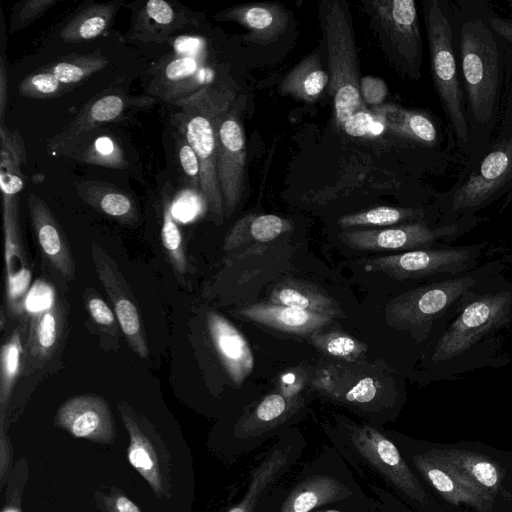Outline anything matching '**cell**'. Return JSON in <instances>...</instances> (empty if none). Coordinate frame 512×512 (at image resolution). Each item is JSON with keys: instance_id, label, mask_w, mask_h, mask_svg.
Masks as SVG:
<instances>
[{"instance_id": "1", "label": "cell", "mask_w": 512, "mask_h": 512, "mask_svg": "<svg viewBox=\"0 0 512 512\" xmlns=\"http://www.w3.org/2000/svg\"><path fill=\"white\" fill-rule=\"evenodd\" d=\"M459 16V58L466 92L472 164L489 144L497 125L504 85V58L498 36L487 23L486 12L466 9Z\"/></svg>"}, {"instance_id": "2", "label": "cell", "mask_w": 512, "mask_h": 512, "mask_svg": "<svg viewBox=\"0 0 512 512\" xmlns=\"http://www.w3.org/2000/svg\"><path fill=\"white\" fill-rule=\"evenodd\" d=\"M224 87L205 85L193 94L176 100L179 132L195 151L200 163V194L206 208L222 222L224 203L217 176L218 128L233 102Z\"/></svg>"}, {"instance_id": "3", "label": "cell", "mask_w": 512, "mask_h": 512, "mask_svg": "<svg viewBox=\"0 0 512 512\" xmlns=\"http://www.w3.org/2000/svg\"><path fill=\"white\" fill-rule=\"evenodd\" d=\"M318 15L327 54L328 93L333 99L335 123L341 129L364 106L352 15L345 0L321 1Z\"/></svg>"}, {"instance_id": "4", "label": "cell", "mask_w": 512, "mask_h": 512, "mask_svg": "<svg viewBox=\"0 0 512 512\" xmlns=\"http://www.w3.org/2000/svg\"><path fill=\"white\" fill-rule=\"evenodd\" d=\"M423 12L433 85L452 128L456 146L471 156L467 107L453 46L452 12L441 0L423 1Z\"/></svg>"}, {"instance_id": "5", "label": "cell", "mask_w": 512, "mask_h": 512, "mask_svg": "<svg viewBox=\"0 0 512 512\" xmlns=\"http://www.w3.org/2000/svg\"><path fill=\"white\" fill-rule=\"evenodd\" d=\"M497 138L470 165L469 173L451 193L449 208L461 213L480 208L512 192V83Z\"/></svg>"}, {"instance_id": "6", "label": "cell", "mask_w": 512, "mask_h": 512, "mask_svg": "<svg viewBox=\"0 0 512 512\" xmlns=\"http://www.w3.org/2000/svg\"><path fill=\"white\" fill-rule=\"evenodd\" d=\"M362 6L388 60L403 76L419 80L423 45L415 1L366 0Z\"/></svg>"}, {"instance_id": "7", "label": "cell", "mask_w": 512, "mask_h": 512, "mask_svg": "<svg viewBox=\"0 0 512 512\" xmlns=\"http://www.w3.org/2000/svg\"><path fill=\"white\" fill-rule=\"evenodd\" d=\"M511 304L508 292L487 294L469 303L440 338L433 358L447 360L461 355L505 322Z\"/></svg>"}, {"instance_id": "8", "label": "cell", "mask_w": 512, "mask_h": 512, "mask_svg": "<svg viewBox=\"0 0 512 512\" xmlns=\"http://www.w3.org/2000/svg\"><path fill=\"white\" fill-rule=\"evenodd\" d=\"M474 282L470 277H460L403 293L386 306V321L398 329L423 325L438 317Z\"/></svg>"}, {"instance_id": "9", "label": "cell", "mask_w": 512, "mask_h": 512, "mask_svg": "<svg viewBox=\"0 0 512 512\" xmlns=\"http://www.w3.org/2000/svg\"><path fill=\"white\" fill-rule=\"evenodd\" d=\"M18 195L2 193L6 306L12 318L26 314L25 299L32 277L21 235Z\"/></svg>"}, {"instance_id": "10", "label": "cell", "mask_w": 512, "mask_h": 512, "mask_svg": "<svg viewBox=\"0 0 512 512\" xmlns=\"http://www.w3.org/2000/svg\"><path fill=\"white\" fill-rule=\"evenodd\" d=\"M91 257L130 348L140 357L149 355L147 339L136 300L113 258L99 245H91Z\"/></svg>"}, {"instance_id": "11", "label": "cell", "mask_w": 512, "mask_h": 512, "mask_svg": "<svg viewBox=\"0 0 512 512\" xmlns=\"http://www.w3.org/2000/svg\"><path fill=\"white\" fill-rule=\"evenodd\" d=\"M475 257L469 248L414 250L371 258L364 264L368 272H382L398 280L418 279L465 270Z\"/></svg>"}, {"instance_id": "12", "label": "cell", "mask_w": 512, "mask_h": 512, "mask_svg": "<svg viewBox=\"0 0 512 512\" xmlns=\"http://www.w3.org/2000/svg\"><path fill=\"white\" fill-rule=\"evenodd\" d=\"M235 112L229 109L218 128L217 176L226 217L241 202L246 179L245 134Z\"/></svg>"}, {"instance_id": "13", "label": "cell", "mask_w": 512, "mask_h": 512, "mask_svg": "<svg viewBox=\"0 0 512 512\" xmlns=\"http://www.w3.org/2000/svg\"><path fill=\"white\" fill-rule=\"evenodd\" d=\"M351 442L357 452L408 497L424 502L426 493L397 447L369 426L353 427Z\"/></svg>"}, {"instance_id": "14", "label": "cell", "mask_w": 512, "mask_h": 512, "mask_svg": "<svg viewBox=\"0 0 512 512\" xmlns=\"http://www.w3.org/2000/svg\"><path fill=\"white\" fill-rule=\"evenodd\" d=\"M455 225L431 229L422 223L373 230H345L339 239L348 247L362 251H397L428 248L436 239L452 234Z\"/></svg>"}, {"instance_id": "15", "label": "cell", "mask_w": 512, "mask_h": 512, "mask_svg": "<svg viewBox=\"0 0 512 512\" xmlns=\"http://www.w3.org/2000/svg\"><path fill=\"white\" fill-rule=\"evenodd\" d=\"M55 424L79 438L110 442L115 435L108 402L99 395L81 394L66 400L55 415Z\"/></svg>"}, {"instance_id": "16", "label": "cell", "mask_w": 512, "mask_h": 512, "mask_svg": "<svg viewBox=\"0 0 512 512\" xmlns=\"http://www.w3.org/2000/svg\"><path fill=\"white\" fill-rule=\"evenodd\" d=\"M31 224L40 253L51 269L65 280L75 277V261L66 235L48 204L28 194Z\"/></svg>"}, {"instance_id": "17", "label": "cell", "mask_w": 512, "mask_h": 512, "mask_svg": "<svg viewBox=\"0 0 512 512\" xmlns=\"http://www.w3.org/2000/svg\"><path fill=\"white\" fill-rule=\"evenodd\" d=\"M219 21H233L247 29L243 40L258 45H268L278 40L287 30L289 13L279 2L241 4L217 14Z\"/></svg>"}, {"instance_id": "18", "label": "cell", "mask_w": 512, "mask_h": 512, "mask_svg": "<svg viewBox=\"0 0 512 512\" xmlns=\"http://www.w3.org/2000/svg\"><path fill=\"white\" fill-rule=\"evenodd\" d=\"M426 453L493 501L502 483L503 471L490 457L456 448H434Z\"/></svg>"}, {"instance_id": "19", "label": "cell", "mask_w": 512, "mask_h": 512, "mask_svg": "<svg viewBox=\"0 0 512 512\" xmlns=\"http://www.w3.org/2000/svg\"><path fill=\"white\" fill-rule=\"evenodd\" d=\"M28 315L25 339L26 375L41 369L52 358L64 330V309L56 300L50 308Z\"/></svg>"}, {"instance_id": "20", "label": "cell", "mask_w": 512, "mask_h": 512, "mask_svg": "<svg viewBox=\"0 0 512 512\" xmlns=\"http://www.w3.org/2000/svg\"><path fill=\"white\" fill-rule=\"evenodd\" d=\"M207 327L214 348L228 375L240 385L253 369V355L242 334L223 316L209 312Z\"/></svg>"}, {"instance_id": "21", "label": "cell", "mask_w": 512, "mask_h": 512, "mask_svg": "<svg viewBox=\"0 0 512 512\" xmlns=\"http://www.w3.org/2000/svg\"><path fill=\"white\" fill-rule=\"evenodd\" d=\"M124 97L107 94L91 101L59 134L48 142L54 154L68 152L80 139L104 123L117 119L126 108Z\"/></svg>"}, {"instance_id": "22", "label": "cell", "mask_w": 512, "mask_h": 512, "mask_svg": "<svg viewBox=\"0 0 512 512\" xmlns=\"http://www.w3.org/2000/svg\"><path fill=\"white\" fill-rule=\"evenodd\" d=\"M413 463L419 473L447 502L456 506L469 505L480 512L490 510L491 501L426 452L413 456Z\"/></svg>"}, {"instance_id": "23", "label": "cell", "mask_w": 512, "mask_h": 512, "mask_svg": "<svg viewBox=\"0 0 512 512\" xmlns=\"http://www.w3.org/2000/svg\"><path fill=\"white\" fill-rule=\"evenodd\" d=\"M239 314L256 323L292 334H313L330 324L333 317L273 303H257L239 310Z\"/></svg>"}, {"instance_id": "24", "label": "cell", "mask_w": 512, "mask_h": 512, "mask_svg": "<svg viewBox=\"0 0 512 512\" xmlns=\"http://www.w3.org/2000/svg\"><path fill=\"white\" fill-rule=\"evenodd\" d=\"M187 23L186 15L164 0H149L137 12L129 39L141 42L163 43L169 36Z\"/></svg>"}, {"instance_id": "25", "label": "cell", "mask_w": 512, "mask_h": 512, "mask_svg": "<svg viewBox=\"0 0 512 512\" xmlns=\"http://www.w3.org/2000/svg\"><path fill=\"white\" fill-rule=\"evenodd\" d=\"M118 408L130 435L128 449L130 464L149 482L158 495H162L163 483L159 458L151 440L139 427L133 411L125 402L119 403Z\"/></svg>"}, {"instance_id": "26", "label": "cell", "mask_w": 512, "mask_h": 512, "mask_svg": "<svg viewBox=\"0 0 512 512\" xmlns=\"http://www.w3.org/2000/svg\"><path fill=\"white\" fill-rule=\"evenodd\" d=\"M352 495L342 482L327 475H314L301 483L287 497L280 512H310L314 508Z\"/></svg>"}, {"instance_id": "27", "label": "cell", "mask_w": 512, "mask_h": 512, "mask_svg": "<svg viewBox=\"0 0 512 512\" xmlns=\"http://www.w3.org/2000/svg\"><path fill=\"white\" fill-rule=\"evenodd\" d=\"M329 85L328 72L323 68L318 51L303 58L280 83L279 91L305 102H315Z\"/></svg>"}, {"instance_id": "28", "label": "cell", "mask_w": 512, "mask_h": 512, "mask_svg": "<svg viewBox=\"0 0 512 512\" xmlns=\"http://www.w3.org/2000/svg\"><path fill=\"white\" fill-rule=\"evenodd\" d=\"M77 192L89 206L120 223L133 224L138 220L134 200L115 186L89 180L77 184Z\"/></svg>"}, {"instance_id": "29", "label": "cell", "mask_w": 512, "mask_h": 512, "mask_svg": "<svg viewBox=\"0 0 512 512\" xmlns=\"http://www.w3.org/2000/svg\"><path fill=\"white\" fill-rule=\"evenodd\" d=\"M273 304L325 314L331 317H343L337 303L318 287L298 280H285L273 289L270 295Z\"/></svg>"}, {"instance_id": "30", "label": "cell", "mask_w": 512, "mask_h": 512, "mask_svg": "<svg viewBox=\"0 0 512 512\" xmlns=\"http://www.w3.org/2000/svg\"><path fill=\"white\" fill-rule=\"evenodd\" d=\"M26 326L16 327L1 346L0 352V426L4 427L5 413L19 375L25 369Z\"/></svg>"}, {"instance_id": "31", "label": "cell", "mask_w": 512, "mask_h": 512, "mask_svg": "<svg viewBox=\"0 0 512 512\" xmlns=\"http://www.w3.org/2000/svg\"><path fill=\"white\" fill-rule=\"evenodd\" d=\"M120 1L92 4L79 11L61 29L60 37L65 42H84L101 35L111 25Z\"/></svg>"}, {"instance_id": "32", "label": "cell", "mask_w": 512, "mask_h": 512, "mask_svg": "<svg viewBox=\"0 0 512 512\" xmlns=\"http://www.w3.org/2000/svg\"><path fill=\"white\" fill-rule=\"evenodd\" d=\"M291 228L290 223L277 215H249L235 223L227 234L224 249L231 250L246 241L267 243Z\"/></svg>"}, {"instance_id": "33", "label": "cell", "mask_w": 512, "mask_h": 512, "mask_svg": "<svg viewBox=\"0 0 512 512\" xmlns=\"http://www.w3.org/2000/svg\"><path fill=\"white\" fill-rule=\"evenodd\" d=\"M288 460V450L277 447L254 469L243 499L228 512H253L266 487L280 474Z\"/></svg>"}, {"instance_id": "34", "label": "cell", "mask_w": 512, "mask_h": 512, "mask_svg": "<svg viewBox=\"0 0 512 512\" xmlns=\"http://www.w3.org/2000/svg\"><path fill=\"white\" fill-rule=\"evenodd\" d=\"M68 152L75 159L92 165L114 169L128 166L120 145L107 134L97 135L89 142L81 139Z\"/></svg>"}, {"instance_id": "35", "label": "cell", "mask_w": 512, "mask_h": 512, "mask_svg": "<svg viewBox=\"0 0 512 512\" xmlns=\"http://www.w3.org/2000/svg\"><path fill=\"white\" fill-rule=\"evenodd\" d=\"M292 412V403L285 397L277 393L270 394L240 421L239 431L245 436L262 433L283 422Z\"/></svg>"}, {"instance_id": "36", "label": "cell", "mask_w": 512, "mask_h": 512, "mask_svg": "<svg viewBox=\"0 0 512 512\" xmlns=\"http://www.w3.org/2000/svg\"><path fill=\"white\" fill-rule=\"evenodd\" d=\"M161 241L175 274L184 276L188 270L183 237L174 219L173 204L167 192L162 196Z\"/></svg>"}, {"instance_id": "37", "label": "cell", "mask_w": 512, "mask_h": 512, "mask_svg": "<svg viewBox=\"0 0 512 512\" xmlns=\"http://www.w3.org/2000/svg\"><path fill=\"white\" fill-rule=\"evenodd\" d=\"M108 63V59L97 51L87 55H69L43 69L55 75L64 85H69L102 70Z\"/></svg>"}, {"instance_id": "38", "label": "cell", "mask_w": 512, "mask_h": 512, "mask_svg": "<svg viewBox=\"0 0 512 512\" xmlns=\"http://www.w3.org/2000/svg\"><path fill=\"white\" fill-rule=\"evenodd\" d=\"M422 214V211L417 209L380 206L343 215L337 220V223L344 229L360 226H388L402 221L418 219Z\"/></svg>"}, {"instance_id": "39", "label": "cell", "mask_w": 512, "mask_h": 512, "mask_svg": "<svg viewBox=\"0 0 512 512\" xmlns=\"http://www.w3.org/2000/svg\"><path fill=\"white\" fill-rule=\"evenodd\" d=\"M199 77L200 58L175 55L162 67L160 80L163 86L172 88V91L177 88V93H181L184 88L201 85Z\"/></svg>"}, {"instance_id": "40", "label": "cell", "mask_w": 512, "mask_h": 512, "mask_svg": "<svg viewBox=\"0 0 512 512\" xmlns=\"http://www.w3.org/2000/svg\"><path fill=\"white\" fill-rule=\"evenodd\" d=\"M394 134L426 147L439 143V134L433 120L425 113L405 109L402 121Z\"/></svg>"}, {"instance_id": "41", "label": "cell", "mask_w": 512, "mask_h": 512, "mask_svg": "<svg viewBox=\"0 0 512 512\" xmlns=\"http://www.w3.org/2000/svg\"><path fill=\"white\" fill-rule=\"evenodd\" d=\"M310 337L314 345L323 352L348 360L357 358L367 349L364 343L341 332H314Z\"/></svg>"}, {"instance_id": "42", "label": "cell", "mask_w": 512, "mask_h": 512, "mask_svg": "<svg viewBox=\"0 0 512 512\" xmlns=\"http://www.w3.org/2000/svg\"><path fill=\"white\" fill-rule=\"evenodd\" d=\"M84 299L86 309L99 330L118 340L120 325L108 304L92 288L85 290Z\"/></svg>"}, {"instance_id": "43", "label": "cell", "mask_w": 512, "mask_h": 512, "mask_svg": "<svg viewBox=\"0 0 512 512\" xmlns=\"http://www.w3.org/2000/svg\"><path fill=\"white\" fill-rule=\"evenodd\" d=\"M341 130L351 137L375 138L388 129L385 121L379 115L363 106L346 120Z\"/></svg>"}, {"instance_id": "44", "label": "cell", "mask_w": 512, "mask_h": 512, "mask_svg": "<svg viewBox=\"0 0 512 512\" xmlns=\"http://www.w3.org/2000/svg\"><path fill=\"white\" fill-rule=\"evenodd\" d=\"M65 85L48 71L30 74L19 84V93L28 98H50L59 95Z\"/></svg>"}, {"instance_id": "45", "label": "cell", "mask_w": 512, "mask_h": 512, "mask_svg": "<svg viewBox=\"0 0 512 512\" xmlns=\"http://www.w3.org/2000/svg\"><path fill=\"white\" fill-rule=\"evenodd\" d=\"M56 0H28L17 4L11 14L9 31L17 32L39 18Z\"/></svg>"}, {"instance_id": "46", "label": "cell", "mask_w": 512, "mask_h": 512, "mask_svg": "<svg viewBox=\"0 0 512 512\" xmlns=\"http://www.w3.org/2000/svg\"><path fill=\"white\" fill-rule=\"evenodd\" d=\"M176 144L179 164L193 188L200 192V163L198 157L181 133Z\"/></svg>"}, {"instance_id": "47", "label": "cell", "mask_w": 512, "mask_h": 512, "mask_svg": "<svg viewBox=\"0 0 512 512\" xmlns=\"http://www.w3.org/2000/svg\"><path fill=\"white\" fill-rule=\"evenodd\" d=\"M57 300L54 288L44 280L38 279L31 286L26 299V314L40 312L50 308Z\"/></svg>"}, {"instance_id": "48", "label": "cell", "mask_w": 512, "mask_h": 512, "mask_svg": "<svg viewBox=\"0 0 512 512\" xmlns=\"http://www.w3.org/2000/svg\"><path fill=\"white\" fill-rule=\"evenodd\" d=\"M388 94V87L383 79L364 76L360 79V96L364 104L371 107L383 104Z\"/></svg>"}, {"instance_id": "49", "label": "cell", "mask_w": 512, "mask_h": 512, "mask_svg": "<svg viewBox=\"0 0 512 512\" xmlns=\"http://www.w3.org/2000/svg\"><path fill=\"white\" fill-rule=\"evenodd\" d=\"M376 392L375 381L372 378H365L346 394V399L350 402L367 403L375 397Z\"/></svg>"}, {"instance_id": "50", "label": "cell", "mask_w": 512, "mask_h": 512, "mask_svg": "<svg viewBox=\"0 0 512 512\" xmlns=\"http://www.w3.org/2000/svg\"><path fill=\"white\" fill-rule=\"evenodd\" d=\"M486 20L492 31L503 41L512 45V20L486 12Z\"/></svg>"}, {"instance_id": "51", "label": "cell", "mask_w": 512, "mask_h": 512, "mask_svg": "<svg viewBox=\"0 0 512 512\" xmlns=\"http://www.w3.org/2000/svg\"><path fill=\"white\" fill-rule=\"evenodd\" d=\"M203 45V41L199 38L179 37L174 40V51L176 55L200 58Z\"/></svg>"}, {"instance_id": "52", "label": "cell", "mask_w": 512, "mask_h": 512, "mask_svg": "<svg viewBox=\"0 0 512 512\" xmlns=\"http://www.w3.org/2000/svg\"><path fill=\"white\" fill-rule=\"evenodd\" d=\"M4 48L0 60V121L1 125L4 124V116L6 112V105L8 101V74L4 61Z\"/></svg>"}, {"instance_id": "53", "label": "cell", "mask_w": 512, "mask_h": 512, "mask_svg": "<svg viewBox=\"0 0 512 512\" xmlns=\"http://www.w3.org/2000/svg\"><path fill=\"white\" fill-rule=\"evenodd\" d=\"M115 512H140L139 508L127 497L120 495L114 501Z\"/></svg>"}, {"instance_id": "54", "label": "cell", "mask_w": 512, "mask_h": 512, "mask_svg": "<svg viewBox=\"0 0 512 512\" xmlns=\"http://www.w3.org/2000/svg\"><path fill=\"white\" fill-rule=\"evenodd\" d=\"M2 512H21L17 507L7 506L3 509Z\"/></svg>"}, {"instance_id": "55", "label": "cell", "mask_w": 512, "mask_h": 512, "mask_svg": "<svg viewBox=\"0 0 512 512\" xmlns=\"http://www.w3.org/2000/svg\"><path fill=\"white\" fill-rule=\"evenodd\" d=\"M316 512H343L338 510H325V511H316Z\"/></svg>"}, {"instance_id": "56", "label": "cell", "mask_w": 512, "mask_h": 512, "mask_svg": "<svg viewBox=\"0 0 512 512\" xmlns=\"http://www.w3.org/2000/svg\"><path fill=\"white\" fill-rule=\"evenodd\" d=\"M508 4H509V6H511V7H512V1H510Z\"/></svg>"}]
</instances>
